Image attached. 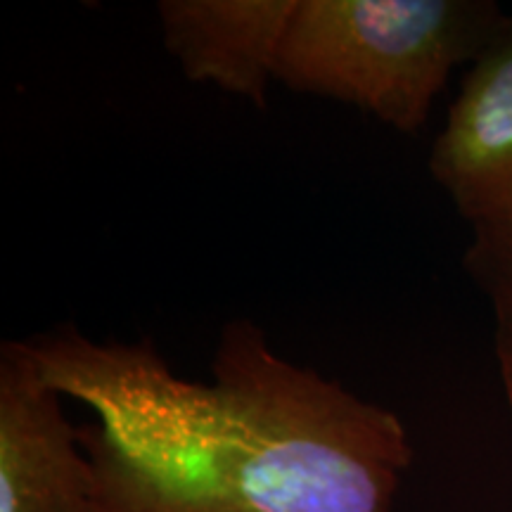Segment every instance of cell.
I'll return each mask as SVG.
<instances>
[{
    "label": "cell",
    "instance_id": "1",
    "mask_svg": "<svg viewBox=\"0 0 512 512\" xmlns=\"http://www.w3.org/2000/svg\"><path fill=\"white\" fill-rule=\"evenodd\" d=\"M24 342L98 418L79 427L88 512H396L403 420L275 354L249 318L223 325L211 382L176 375L147 337L95 342L64 323Z\"/></svg>",
    "mask_w": 512,
    "mask_h": 512
},
{
    "label": "cell",
    "instance_id": "2",
    "mask_svg": "<svg viewBox=\"0 0 512 512\" xmlns=\"http://www.w3.org/2000/svg\"><path fill=\"white\" fill-rule=\"evenodd\" d=\"M503 17L496 0H299L275 81L418 133L453 69L475 62Z\"/></svg>",
    "mask_w": 512,
    "mask_h": 512
},
{
    "label": "cell",
    "instance_id": "3",
    "mask_svg": "<svg viewBox=\"0 0 512 512\" xmlns=\"http://www.w3.org/2000/svg\"><path fill=\"white\" fill-rule=\"evenodd\" d=\"M93 467L24 339L0 344V512H88Z\"/></svg>",
    "mask_w": 512,
    "mask_h": 512
},
{
    "label": "cell",
    "instance_id": "4",
    "mask_svg": "<svg viewBox=\"0 0 512 512\" xmlns=\"http://www.w3.org/2000/svg\"><path fill=\"white\" fill-rule=\"evenodd\" d=\"M427 164L472 226L512 216V12L470 64Z\"/></svg>",
    "mask_w": 512,
    "mask_h": 512
},
{
    "label": "cell",
    "instance_id": "5",
    "mask_svg": "<svg viewBox=\"0 0 512 512\" xmlns=\"http://www.w3.org/2000/svg\"><path fill=\"white\" fill-rule=\"evenodd\" d=\"M299 0H162V41L195 83L266 107L280 46Z\"/></svg>",
    "mask_w": 512,
    "mask_h": 512
},
{
    "label": "cell",
    "instance_id": "6",
    "mask_svg": "<svg viewBox=\"0 0 512 512\" xmlns=\"http://www.w3.org/2000/svg\"><path fill=\"white\" fill-rule=\"evenodd\" d=\"M465 273L498 313H512V216L472 226Z\"/></svg>",
    "mask_w": 512,
    "mask_h": 512
},
{
    "label": "cell",
    "instance_id": "7",
    "mask_svg": "<svg viewBox=\"0 0 512 512\" xmlns=\"http://www.w3.org/2000/svg\"><path fill=\"white\" fill-rule=\"evenodd\" d=\"M496 361L505 399L512 408V313H498L496 316Z\"/></svg>",
    "mask_w": 512,
    "mask_h": 512
}]
</instances>
